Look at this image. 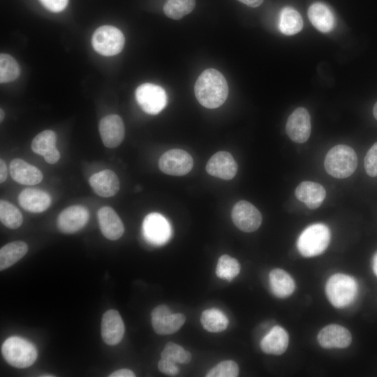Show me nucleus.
<instances>
[{
	"label": "nucleus",
	"instance_id": "9d476101",
	"mask_svg": "<svg viewBox=\"0 0 377 377\" xmlns=\"http://www.w3.org/2000/svg\"><path fill=\"white\" fill-rule=\"evenodd\" d=\"M151 325L154 332L160 335L177 332L184 324L186 317L183 313H172L165 305L155 307L151 313Z\"/></svg>",
	"mask_w": 377,
	"mask_h": 377
},
{
	"label": "nucleus",
	"instance_id": "6e6552de",
	"mask_svg": "<svg viewBox=\"0 0 377 377\" xmlns=\"http://www.w3.org/2000/svg\"><path fill=\"white\" fill-rule=\"evenodd\" d=\"M142 234L154 245L165 244L172 236V228L167 219L157 212L147 214L142 222Z\"/></svg>",
	"mask_w": 377,
	"mask_h": 377
},
{
	"label": "nucleus",
	"instance_id": "72a5a7b5",
	"mask_svg": "<svg viewBox=\"0 0 377 377\" xmlns=\"http://www.w3.org/2000/svg\"><path fill=\"white\" fill-rule=\"evenodd\" d=\"M161 358L167 359L172 362L187 364L192 358L191 353L184 350L181 346L170 341L167 343L161 353Z\"/></svg>",
	"mask_w": 377,
	"mask_h": 377
},
{
	"label": "nucleus",
	"instance_id": "20e7f679",
	"mask_svg": "<svg viewBox=\"0 0 377 377\" xmlns=\"http://www.w3.org/2000/svg\"><path fill=\"white\" fill-rule=\"evenodd\" d=\"M357 283L355 279L346 274H336L330 277L325 286L328 300L337 308H343L350 304L357 294Z\"/></svg>",
	"mask_w": 377,
	"mask_h": 377
},
{
	"label": "nucleus",
	"instance_id": "b1692460",
	"mask_svg": "<svg viewBox=\"0 0 377 377\" xmlns=\"http://www.w3.org/2000/svg\"><path fill=\"white\" fill-rule=\"evenodd\" d=\"M308 17L311 24L321 32H330L334 27V16L330 8L323 3L311 4L308 9Z\"/></svg>",
	"mask_w": 377,
	"mask_h": 377
},
{
	"label": "nucleus",
	"instance_id": "ddd939ff",
	"mask_svg": "<svg viewBox=\"0 0 377 377\" xmlns=\"http://www.w3.org/2000/svg\"><path fill=\"white\" fill-rule=\"evenodd\" d=\"M98 129L103 145L108 148L118 147L125 136L124 122L117 114H109L102 118Z\"/></svg>",
	"mask_w": 377,
	"mask_h": 377
},
{
	"label": "nucleus",
	"instance_id": "c756f323",
	"mask_svg": "<svg viewBox=\"0 0 377 377\" xmlns=\"http://www.w3.org/2000/svg\"><path fill=\"white\" fill-rule=\"evenodd\" d=\"M240 272V265L238 260L229 255L219 257L216 267V276L224 280L232 281Z\"/></svg>",
	"mask_w": 377,
	"mask_h": 377
},
{
	"label": "nucleus",
	"instance_id": "4be33fe9",
	"mask_svg": "<svg viewBox=\"0 0 377 377\" xmlns=\"http://www.w3.org/2000/svg\"><path fill=\"white\" fill-rule=\"evenodd\" d=\"M295 193L300 201L311 209L319 207L326 196V191L321 184L309 181L301 182Z\"/></svg>",
	"mask_w": 377,
	"mask_h": 377
},
{
	"label": "nucleus",
	"instance_id": "f3484780",
	"mask_svg": "<svg viewBox=\"0 0 377 377\" xmlns=\"http://www.w3.org/2000/svg\"><path fill=\"white\" fill-rule=\"evenodd\" d=\"M318 341L325 348H344L351 343L352 336L344 327L332 324L325 326L319 332Z\"/></svg>",
	"mask_w": 377,
	"mask_h": 377
},
{
	"label": "nucleus",
	"instance_id": "f704fd0d",
	"mask_svg": "<svg viewBox=\"0 0 377 377\" xmlns=\"http://www.w3.org/2000/svg\"><path fill=\"white\" fill-rule=\"evenodd\" d=\"M239 374V367L232 360H225L210 369L207 377H236Z\"/></svg>",
	"mask_w": 377,
	"mask_h": 377
},
{
	"label": "nucleus",
	"instance_id": "49530a36",
	"mask_svg": "<svg viewBox=\"0 0 377 377\" xmlns=\"http://www.w3.org/2000/svg\"><path fill=\"white\" fill-rule=\"evenodd\" d=\"M40 376H43V377H52V376H54V375H41Z\"/></svg>",
	"mask_w": 377,
	"mask_h": 377
},
{
	"label": "nucleus",
	"instance_id": "dca6fc26",
	"mask_svg": "<svg viewBox=\"0 0 377 377\" xmlns=\"http://www.w3.org/2000/svg\"><path fill=\"white\" fill-rule=\"evenodd\" d=\"M125 327L119 313L114 309L104 313L101 320V337L110 346L119 343L123 338Z\"/></svg>",
	"mask_w": 377,
	"mask_h": 377
},
{
	"label": "nucleus",
	"instance_id": "ea45409f",
	"mask_svg": "<svg viewBox=\"0 0 377 377\" xmlns=\"http://www.w3.org/2000/svg\"><path fill=\"white\" fill-rule=\"evenodd\" d=\"M135 374L130 369H121L117 370L110 375V377H134Z\"/></svg>",
	"mask_w": 377,
	"mask_h": 377
},
{
	"label": "nucleus",
	"instance_id": "6ab92c4d",
	"mask_svg": "<svg viewBox=\"0 0 377 377\" xmlns=\"http://www.w3.org/2000/svg\"><path fill=\"white\" fill-rule=\"evenodd\" d=\"M9 172L14 181L23 185H35L43 178L41 171L21 158H15L10 163Z\"/></svg>",
	"mask_w": 377,
	"mask_h": 377
},
{
	"label": "nucleus",
	"instance_id": "9b49d317",
	"mask_svg": "<svg viewBox=\"0 0 377 377\" xmlns=\"http://www.w3.org/2000/svg\"><path fill=\"white\" fill-rule=\"evenodd\" d=\"M231 216L235 226L245 232L256 231L262 223L260 211L246 200L238 201L232 209Z\"/></svg>",
	"mask_w": 377,
	"mask_h": 377
},
{
	"label": "nucleus",
	"instance_id": "a18cd8bd",
	"mask_svg": "<svg viewBox=\"0 0 377 377\" xmlns=\"http://www.w3.org/2000/svg\"><path fill=\"white\" fill-rule=\"evenodd\" d=\"M0 120L1 121H3V117H4V112H3V110L2 109L0 110Z\"/></svg>",
	"mask_w": 377,
	"mask_h": 377
},
{
	"label": "nucleus",
	"instance_id": "f03ea898",
	"mask_svg": "<svg viewBox=\"0 0 377 377\" xmlns=\"http://www.w3.org/2000/svg\"><path fill=\"white\" fill-rule=\"evenodd\" d=\"M357 157L353 148L338 145L330 149L324 161V168L331 176L343 179L350 176L356 170Z\"/></svg>",
	"mask_w": 377,
	"mask_h": 377
},
{
	"label": "nucleus",
	"instance_id": "39448f33",
	"mask_svg": "<svg viewBox=\"0 0 377 377\" xmlns=\"http://www.w3.org/2000/svg\"><path fill=\"white\" fill-rule=\"evenodd\" d=\"M1 353L5 360L16 368H27L31 366L37 359V350L27 340L11 337L1 346Z\"/></svg>",
	"mask_w": 377,
	"mask_h": 377
},
{
	"label": "nucleus",
	"instance_id": "4468645a",
	"mask_svg": "<svg viewBox=\"0 0 377 377\" xmlns=\"http://www.w3.org/2000/svg\"><path fill=\"white\" fill-rule=\"evenodd\" d=\"M89 216L88 209L82 205L68 207L59 214L57 227L64 233H75L87 224Z\"/></svg>",
	"mask_w": 377,
	"mask_h": 377
},
{
	"label": "nucleus",
	"instance_id": "79ce46f5",
	"mask_svg": "<svg viewBox=\"0 0 377 377\" xmlns=\"http://www.w3.org/2000/svg\"><path fill=\"white\" fill-rule=\"evenodd\" d=\"M239 1L252 8H256L262 4L263 0H238Z\"/></svg>",
	"mask_w": 377,
	"mask_h": 377
},
{
	"label": "nucleus",
	"instance_id": "37998d69",
	"mask_svg": "<svg viewBox=\"0 0 377 377\" xmlns=\"http://www.w3.org/2000/svg\"><path fill=\"white\" fill-rule=\"evenodd\" d=\"M372 267H373V271H374L375 275L377 276V253L374 256L373 263H372Z\"/></svg>",
	"mask_w": 377,
	"mask_h": 377
},
{
	"label": "nucleus",
	"instance_id": "a19ab883",
	"mask_svg": "<svg viewBox=\"0 0 377 377\" xmlns=\"http://www.w3.org/2000/svg\"><path fill=\"white\" fill-rule=\"evenodd\" d=\"M8 177V168L3 159L0 160V182H5Z\"/></svg>",
	"mask_w": 377,
	"mask_h": 377
},
{
	"label": "nucleus",
	"instance_id": "a211bd4d",
	"mask_svg": "<svg viewBox=\"0 0 377 377\" xmlns=\"http://www.w3.org/2000/svg\"><path fill=\"white\" fill-rule=\"evenodd\" d=\"M102 234L108 239L117 240L124 232V224L116 212L110 207L104 206L97 213Z\"/></svg>",
	"mask_w": 377,
	"mask_h": 377
},
{
	"label": "nucleus",
	"instance_id": "0eeeda50",
	"mask_svg": "<svg viewBox=\"0 0 377 377\" xmlns=\"http://www.w3.org/2000/svg\"><path fill=\"white\" fill-rule=\"evenodd\" d=\"M135 99L142 110L149 114H157L167 105V94L161 86L144 83L135 90Z\"/></svg>",
	"mask_w": 377,
	"mask_h": 377
},
{
	"label": "nucleus",
	"instance_id": "5701e85b",
	"mask_svg": "<svg viewBox=\"0 0 377 377\" xmlns=\"http://www.w3.org/2000/svg\"><path fill=\"white\" fill-rule=\"evenodd\" d=\"M289 343L286 331L276 325L262 339L260 348L266 354L280 355L285 353Z\"/></svg>",
	"mask_w": 377,
	"mask_h": 377
},
{
	"label": "nucleus",
	"instance_id": "e433bc0d",
	"mask_svg": "<svg viewBox=\"0 0 377 377\" xmlns=\"http://www.w3.org/2000/svg\"><path fill=\"white\" fill-rule=\"evenodd\" d=\"M158 368L161 372L170 376H175L179 373V369L175 362L167 359L161 358Z\"/></svg>",
	"mask_w": 377,
	"mask_h": 377
},
{
	"label": "nucleus",
	"instance_id": "c03bdc74",
	"mask_svg": "<svg viewBox=\"0 0 377 377\" xmlns=\"http://www.w3.org/2000/svg\"><path fill=\"white\" fill-rule=\"evenodd\" d=\"M373 113H374V117H375L376 119L377 120V102L375 103V105H374V108H373Z\"/></svg>",
	"mask_w": 377,
	"mask_h": 377
},
{
	"label": "nucleus",
	"instance_id": "7c9ffc66",
	"mask_svg": "<svg viewBox=\"0 0 377 377\" xmlns=\"http://www.w3.org/2000/svg\"><path fill=\"white\" fill-rule=\"evenodd\" d=\"M195 6V0H167L163 6V11L168 17L179 20L190 13Z\"/></svg>",
	"mask_w": 377,
	"mask_h": 377
},
{
	"label": "nucleus",
	"instance_id": "aec40b11",
	"mask_svg": "<svg viewBox=\"0 0 377 377\" xmlns=\"http://www.w3.org/2000/svg\"><path fill=\"white\" fill-rule=\"evenodd\" d=\"M89 182L94 193L103 198L114 196L120 186L118 177L110 170L94 174L89 178Z\"/></svg>",
	"mask_w": 377,
	"mask_h": 377
},
{
	"label": "nucleus",
	"instance_id": "bb28decb",
	"mask_svg": "<svg viewBox=\"0 0 377 377\" xmlns=\"http://www.w3.org/2000/svg\"><path fill=\"white\" fill-rule=\"evenodd\" d=\"M303 27L300 14L291 7L283 8L280 13L279 29L281 33L291 36L300 32Z\"/></svg>",
	"mask_w": 377,
	"mask_h": 377
},
{
	"label": "nucleus",
	"instance_id": "7ed1b4c3",
	"mask_svg": "<svg viewBox=\"0 0 377 377\" xmlns=\"http://www.w3.org/2000/svg\"><path fill=\"white\" fill-rule=\"evenodd\" d=\"M330 241V230L323 223H314L306 228L300 235L297 247L304 257H314L323 253Z\"/></svg>",
	"mask_w": 377,
	"mask_h": 377
},
{
	"label": "nucleus",
	"instance_id": "393cba45",
	"mask_svg": "<svg viewBox=\"0 0 377 377\" xmlns=\"http://www.w3.org/2000/svg\"><path fill=\"white\" fill-rule=\"evenodd\" d=\"M269 284L273 294L280 298L287 297L293 294L295 283L291 276L283 269L276 268L269 275Z\"/></svg>",
	"mask_w": 377,
	"mask_h": 377
},
{
	"label": "nucleus",
	"instance_id": "a878e982",
	"mask_svg": "<svg viewBox=\"0 0 377 377\" xmlns=\"http://www.w3.org/2000/svg\"><path fill=\"white\" fill-rule=\"evenodd\" d=\"M28 251L27 244L22 241L6 244L0 249V270H4L20 260Z\"/></svg>",
	"mask_w": 377,
	"mask_h": 377
},
{
	"label": "nucleus",
	"instance_id": "412c9836",
	"mask_svg": "<svg viewBox=\"0 0 377 377\" xmlns=\"http://www.w3.org/2000/svg\"><path fill=\"white\" fill-rule=\"evenodd\" d=\"M49 193L37 188H25L18 195V202L26 211L40 213L46 210L51 205Z\"/></svg>",
	"mask_w": 377,
	"mask_h": 377
},
{
	"label": "nucleus",
	"instance_id": "4c0bfd02",
	"mask_svg": "<svg viewBox=\"0 0 377 377\" xmlns=\"http://www.w3.org/2000/svg\"><path fill=\"white\" fill-rule=\"evenodd\" d=\"M39 1L46 9L59 13L65 9L68 0H39Z\"/></svg>",
	"mask_w": 377,
	"mask_h": 377
},
{
	"label": "nucleus",
	"instance_id": "c85d7f7f",
	"mask_svg": "<svg viewBox=\"0 0 377 377\" xmlns=\"http://www.w3.org/2000/svg\"><path fill=\"white\" fill-rule=\"evenodd\" d=\"M0 220L6 227L10 229H17L21 226L23 217L15 205L6 200H1Z\"/></svg>",
	"mask_w": 377,
	"mask_h": 377
},
{
	"label": "nucleus",
	"instance_id": "f8f14e48",
	"mask_svg": "<svg viewBox=\"0 0 377 377\" xmlns=\"http://www.w3.org/2000/svg\"><path fill=\"white\" fill-rule=\"evenodd\" d=\"M311 130L310 114L304 108H296L288 117L286 131L291 140L304 143L309 139Z\"/></svg>",
	"mask_w": 377,
	"mask_h": 377
},
{
	"label": "nucleus",
	"instance_id": "c9c22d12",
	"mask_svg": "<svg viewBox=\"0 0 377 377\" xmlns=\"http://www.w3.org/2000/svg\"><path fill=\"white\" fill-rule=\"evenodd\" d=\"M364 169L370 177L377 176V142L368 150L364 161Z\"/></svg>",
	"mask_w": 377,
	"mask_h": 377
},
{
	"label": "nucleus",
	"instance_id": "423d86ee",
	"mask_svg": "<svg viewBox=\"0 0 377 377\" xmlns=\"http://www.w3.org/2000/svg\"><path fill=\"white\" fill-rule=\"evenodd\" d=\"M124 43L125 38L123 33L111 25L98 27L91 38L93 48L103 56H114L119 54L123 50Z\"/></svg>",
	"mask_w": 377,
	"mask_h": 377
},
{
	"label": "nucleus",
	"instance_id": "58836bf2",
	"mask_svg": "<svg viewBox=\"0 0 377 377\" xmlns=\"http://www.w3.org/2000/svg\"><path fill=\"white\" fill-rule=\"evenodd\" d=\"M45 161L50 164L56 163L60 158V154L56 147L48 151L43 156Z\"/></svg>",
	"mask_w": 377,
	"mask_h": 377
},
{
	"label": "nucleus",
	"instance_id": "2f4dec72",
	"mask_svg": "<svg viewBox=\"0 0 377 377\" xmlns=\"http://www.w3.org/2000/svg\"><path fill=\"white\" fill-rule=\"evenodd\" d=\"M20 66L15 59L8 54H0V82L6 83L17 79L20 75Z\"/></svg>",
	"mask_w": 377,
	"mask_h": 377
},
{
	"label": "nucleus",
	"instance_id": "cd10ccee",
	"mask_svg": "<svg viewBox=\"0 0 377 377\" xmlns=\"http://www.w3.org/2000/svg\"><path fill=\"white\" fill-rule=\"evenodd\" d=\"M200 322L203 328L209 332H221L228 325L226 316L218 309H209L202 311Z\"/></svg>",
	"mask_w": 377,
	"mask_h": 377
},
{
	"label": "nucleus",
	"instance_id": "473e14b6",
	"mask_svg": "<svg viewBox=\"0 0 377 377\" xmlns=\"http://www.w3.org/2000/svg\"><path fill=\"white\" fill-rule=\"evenodd\" d=\"M57 136L52 130H45L36 135L31 142V149L36 154L43 156L54 148Z\"/></svg>",
	"mask_w": 377,
	"mask_h": 377
},
{
	"label": "nucleus",
	"instance_id": "1a4fd4ad",
	"mask_svg": "<svg viewBox=\"0 0 377 377\" xmlns=\"http://www.w3.org/2000/svg\"><path fill=\"white\" fill-rule=\"evenodd\" d=\"M160 170L165 174L172 176H183L193 168L191 156L181 149H172L165 152L158 161Z\"/></svg>",
	"mask_w": 377,
	"mask_h": 377
},
{
	"label": "nucleus",
	"instance_id": "f257e3e1",
	"mask_svg": "<svg viewBox=\"0 0 377 377\" xmlns=\"http://www.w3.org/2000/svg\"><path fill=\"white\" fill-rule=\"evenodd\" d=\"M194 91L198 101L204 107H220L227 99L228 86L225 77L214 68L205 70L198 77Z\"/></svg>",
	"mask_w": 377,
	"mask_h": 377
},
{
	"label": "nucleus",
	"instance_id": "2eb2a0df",
	"mask_svg": "<svg viewBox=\"0 0 377 377\" xmlns=\"http://www.w3.org/2000/svg\"><path fill=\"white\" fill-rule=\"evenodd\" d=\"M207 173L224 180L232 179L237 171V164L230 153L220 151L214 154L206 165Z\"/></svg>",
	"mask_w": 377,
	"mask_h": 377
}]
</instances>
